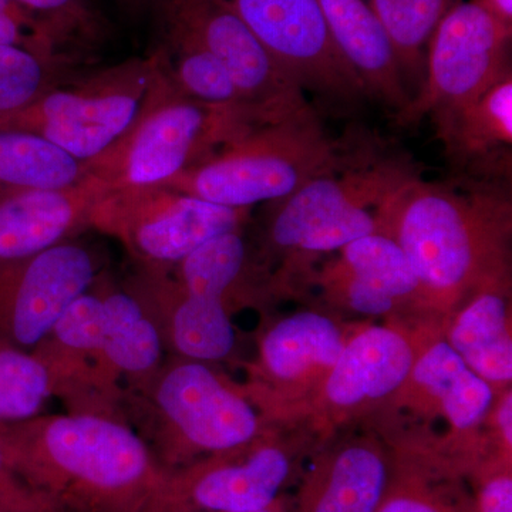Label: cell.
<instances>
[{
  "mask_svg": "<svg viewBox=\"0 0 512 512\" xmlns=\"http://www.w3.org/2000/svg\"><path fill=\"white\" fill-rule=\"evenodd\" d=\"M10 466L52 512H146L165 471L121 421L60 414L0 427Z\"/></svg>",
  "mask_w": 512,
  "mask_h": 512,
  "instance_id": "obj_1",
  "label": "cell"
},
{
  "mask_svg": "<svg viewBox=\"0 0 512 512\" xmlns=\"http://www.w3.org/2000/svg\"><path fill=\"white\" fill-rule=\"evenodd\" d=\"M511 201L504 188H458L404 180L376 208L379 231L403 248L421 298L454 301L461 293L507 281Z\"/></svg>",
  "mask_w": 512,
  "mask_h": 512,
  "instance_id": "obj_2",
  "label": "cell"
},
{
  "mask_svg": "<svg viewBox=\"0 0 512 512\" xmlns=\"http://www.w3.org/2000/svg\"><path fill=\"white\" fill-rule=\"evenodd\" d=\"M373 157L369 147L346 146L329 137L312 110L251 128L163 185L224 207L252 208L284 200L313 178Z\"/></svg>",
  "mask_w": 512,
  "mask_h": 512,
  "instance_id": "obj_3",
  "label": "cell"
},
{
  "mask_svg": "<svg viewBox=\"0 0 512 512\" xmlns=\"http://www.w3.org/2000/svg\"><path fill=\"white\" fill-rule=\"evenodd\" d=\"M255 126L247 111L238 107L184 96L157 62L156 77L137 120L109 151L86 164L87 174L106 181L113 190L163 185Z\"/></svg>",
  "mask_w": 512,
  "mask_h": 512,
  "instance_id": "obj_4",
  "label": "cell"
},
{
  "mask_svg": "<svg viewBox=\"0 0 512 512\" xmlns=\"http://www.w3.org/2000/svg\"><path fill=\"white\" fill-rule=\"evenodd\" d=\"M156 73L157 59L150 55L74 74L28 106L0 114V131L35 134L80 163H92L133 126Z\"/></svg>",
  "mask_w": 512,
  "mask_h": 512,
  "instance_id": "obj_5",
  "label": "cell"
},
{
  "mask_svg": "<svg viewBox=\"0 0 512 512\" xmlns=\"http://www.w3.org/2000/svg\"><path fill=\"white\" fill-rule=\"evenodd\" d=\"M417 174L407 158L373 157L336 173L313 178L275 202L269 239L295 254L340 251L379 231L376 210L390 191Z\"/></svg>",
  "mask_w": 512,
  "mask_h": 512,
  "instance_id": "obj_6",
  "label": "cell"
},
{
  "mask_svg": "<svg viewBox=\"0 0 512 512\" xmlns=\"http://www.w3.org/2000/svg\"><path fill=\"white\" fill-rule=\"evenodd\" d=\"M511 33L480 0L458 2L431 36L423 83L397 111V124L409 127L463 109L510 76Z\"/></svg>",
  "mask_w": 512,
  "mask_h": 512,
  "instance_id": "obj_7",
  "label": "cell"
},
{
  "mask_svg": "<svg viewBox=\"0 0 512 512\" xmlns=\"http://www.w3.org/2000/svg\"><path fill=\"white\" fill-rule=\"evenodd\" d=\"M251 208H229L165 185L117 188L101 198L92 228L150 266L178 265L210 239L241 229Z\"/></svg>",
  "mask_w": 512,
  "mask_h": 512,
  "instance_id": "obj_8",
  "label": "cell"
},
{
  "mask_svg": "<svg viewBox=\"0 0 512 512\" xmlns=\"http://www.w3.org/2000/svg\"><path fill=\"white\" fill-rule=\"evenodd\" d=\"M161 30L195 40L225 67L258 126L315 110L229 0H157Z\"/></svg>",
  "mask_w": 512,
  "mask_h": 512,
  "instance_id": "obj_9",
  "label": "cell"
},
{
  "mask_svg": "<svg viewBox=\"0 0 512 512\" xmlns=\"http://www.w3.org/2000/svg\"><path fill=\"white\" fill-rule=\"evenodd\" d=\"M282 72L336 106L369 97L333 42L318 0H229Z\"/></svg>",
  "mask_w": 512,
  "mask_h": 512,
  "instance_id": "obj_10",
  "label": "cell"
},
{
  "mask_svg": "<svg viewBox=\"0 0 512 512\" xmlns=\"http://www.w3.org/2000/svg\"><path fill=\"white\" fill-rule=\"evenodd\" d=\"M97 271L93 252L73 241L0 266V345L25 350L45 342L67 306L89 291Z\"/></svg>",
  "mask_w": 512,
  "mask_h": 512,
  "instance_id": "obj_11",
  "label": "cell"
},
{
  "mask_svg": "<svg viewBox=\"0 0 512 512\" xmlns=\"http://www.w3.org/2000/svg\"><path fill=\"white\" fill-rule=\"evenodd\" d=\"M154 402L178 439L192 450L231 453L258 433L254 407L201 362L191 360L164 372Z\"/></svg>",
  "mask_w": 512,
  "mask_h": 512,
  "instance_id": "obj_12",
  "label": "cell"
},
{
  "mask_svg": "<svg viewBox=\"0 0 512 512\" xmlns=\"http://www.w3.org/2000/svg\"><path fill=\"white\" fill-rule=\"evenodd\" d=\"M292 458L276 446L165 474L146 512H249L279 500L292 474Z\"/></svg>",
  "mask_w": 512,
  "mask_h": 512,
  "instance_id": "obj_13",
  "label": "cell"
},
{
  "mask_svg": "<svg viewBox=\"0 0 512 512\" xmlns=\"http://www.w3.org/2000/svg\"><path fill=\"white\" fill-rule=\"evenodd\" d=\"M110 191L106 181L87 175L70 187L2 198L0 266L25 261L92 228L93 212Z\"/></svg>",
  "mask_w": 512,
  "mask_h": 512,
  "instance_id": "obj_14",
  "label": "cell"
},
{
  "mask_svg": "<svg viewBox=\"0 0 512 512\" xmlns=\"http://www.w3.org/2000/svg\"><path fill=\"white\" fill-rule=\"evenodd\" d=\"M323 18L346 62L365 84L369 96L400 111L409 90L389 37L366 0H318Z\"/></svg>",
  "mask_w": 512,
  "mask_h": 512,
  "instance_id": "obj_15",
  "label": "cell"
},
{
  "mask_svg": "<svg viewBox=\"0 0 512 512\" xmlns=\"http://www.w3.org/2000/svg\"><path fill=\"white\" fill-rule=\"evenodd\" d=\"M416 356L402 333L373 326L345 343L325 383L326 399L336 407L383 399L412 373Z\"/></svg>",
  "mask_w": 512,
  "mask_h": 512,
  "instance_id": "obj_16",
  "label": "cell"
},
{
  "mask_svg": "<svg viewBox=\"0 0 512 512\" xmlns=\"http://www.w3.org/2000/svg\"><path fill=\"white\" fill-rule=\"evenodd\" d=\"M389 481L382 453L352 444L313 468L295 512H377Z\"/></svg>",
  "mask_w": 512,
  "mask_h": 512,
  "instance_id": "obj_17",
  "label": "cell"
},
{
  "mask_svg": "<svg viewBox=\"0 0 512 512\" xmlns=\"http://www.w3.org/2000/svg\"><path fill=\"white\" fill-rule=\"evenodd\" d=\"M448 157L466 165L507 167L512 146V76L463 109L433 119Z\"/></svg>",
  "mask_w": 512,
  "mask_h": 512,
  "instance_id": "obj_18",
  "label": "cell"
},
{
  "mask_svg": "<svg viewBox=\"0 0 512 512\" xmlns=\"http://www.w3.org/2000/svg\"><path fill=\"white\" fill-rule=\"evenodd\" d=\"M507 281L481 286L476 296L457 315L448 335V345L473 372L488 383L512 379L510 316L505 301Z\"/></svg>",
  "mask_w": 512,
  "mask_h": 512,
  "instance_id": "obj_19",
  "label": "cell"
},
{
  "mask_svg": "<svg viewBox=\"0 0 512 512\" xmlns=\"http://www.w3.org/2000/svg\"><path fill=\"white\" fill-rule=\"evenodd\" d=\"M342 330L329 316L299 312L276 323L261 345L266 372L282 382H298L329 370L345 348Z\"/></svg>",
  "mask_w": 512,
  "mask_h": 512,
  "instance_id": "obj_20",
  "label": "cell"
},
{
  "mask_svg": "<svg viewBox=\"0 0 512 512\" xmlns=\"http://www.w3.org/2000/svg\"><path fill=\"white\" fill-rule=\"evenodd\" d=\"M409 379L440 403L441 412L457 430L477 426L493 404L491 384L473 372L448 342L434 343L419 356Z\"/></svg>",
  "mask_w": 512,
  "mask_h": 512,
  "instance_id": "obj_21",
  "label": "cell"
},
{
  "mask_svg": "<svg viewBox=\"0 0 512 512\" xmlns=\"http://www.w3.org/2000/svg\"><path fill=\"white\" fill-rule=\"evenodd\" d=\"M86 164L35 134L0 131V200L36 190H57L83 181Z\"/></svg>",
  "mask_w": 512,
  "mask_h": 512,
  "instance_id": "obj_22",
  "label": "cell"
},
{
  "mask_svg": "<svg viewBox=\"0 0 512 512\" xmlns=\"http://www.w3.org/2000/svg\"><path fill=\"white\" fill-rule=\"evenodd\" d=\"M153 55L161 72L184 96L202 103L238 107L251 116L227 67L195 40L161 30V43Z\"/></svg>",
  "mask_w": 512,
  "mask_h": 512,
  "instance_id": "obj_23",
  "label": "cell"
},
{
  "mask_svg": "<svg viewBox=\"0 0 512 512\" xmlns=\"http://www.w3.org/2000/svg\"><path fill=\"white\" fill-rule=\"evenodd\" d=\"M109 313V333L99 353L101 365L127 375H148L163 353V339L140 299L126 292L103 295Z\"/></svg>",
  "mask_w": 512,
  "mask_h": 512,
  "instance_id": "obj_24",
  "label": "cell"
},
{
  "mask_svg": "<svg viewBox=\"0 0 512 512\" xmlns=\"http://www.w3.org/2000/svg\"><path fill=\"white\" fill-rule=\"evenodd\" d=\"M392 43L403 77L423 83L426 47L460 0H366Z\"/></svg>",
  "mask_w": 512,
  "mask_h": 512,
  "instance_id": "obj_25",
  "label": "cell"
},
{
  "mask_svg": "<svg viewBox=\"0 0 512 512\" xmlns=\"http://www.w3.org/2000/svg\"><path fill=\"white\" fill-rule=\"evenodd\" d=\"M174 291L177 298L168 329L175 350L192 362H215L227 357L235 345L227 303L190 295L178 284H174Z\"/></svg>",
  "mask_w": 512,
  "mask_h": 512,
  "instance_id": "obj_26",
  "label": "cell"
},
{
  "mask_svg": "<svg viewBox=\"0 0 512 512\" xmlns=\"http://www.w3.org/2000/svg\"><path fill=\"white\" fill-rule=\"evenodd\" d=\"M340 252V268L363 285L397 303L421 296L419 276L409 256L386 232L376 231L357 238Z\"/></svg>",
  "mask_w": 512,
  "mask_h": 512,
  "instance_id": "obj_27",
  "label": "cell"
},
{
  "mask_svg": "<svg viewBox=\"0 0 512 512\" xmlns=\"http://www.w3.org/2000/svg\"><path fill=\"white\" fill-rule=\"evenodd\" d=\"M177 266V284L184 292L227 303V296L248 268V248L241 229L210 239Z\"/></svg>",
  "mask_w": 512,
  "mask_h": 512,
  "instance_id": "obj_28",
  "label": "cell"
},
{
  "mask_svg": "<svg viewBox=\"0 0 512 512\" xmlns=\"http://www.w3.org/2000/svg\"><path fill=\"white\" fill-rule=\"evenodd\" d=\"M55 387V367L45 356L0 345V423L33 419Z\"/></svg>",
  "mask_w": 512,
  "mask_h": 512,
  "instance_id": "obj_29",
  "label": "cell"
},
{
  "mask_svg": "<svg viewBox=\"0 0 512 512\" xmlns=\"http://www.w3.org/2000/svg\"><path fill=\"white\" fill-rule=\"evenodd\" d=\"M74 60L45 57L16 46H0V114L28 106L73 77Z\"/></svg>",
  "mask_w": 512,
  "mask_h": 512,
  "instance_id": "obj_30",
  "label": "cell"
},
{
  "mask_svg": "<svg viewBox=\"0 0 512 512\" xmlns=\"http://www.w3.org/2000/svg\"><path fill=\"white\" fill-rule=\"evenodd\" d=\"M49 33L63 55L90 49L103 36V22L90 0H15Z\"/></svg>",
  "mask_w": 512,
  "mask_h": 512,
  "instance_id": "obj_31",
  "label": "cell"
},
{
  "mask_svg": "<svg viewBox=\"0 0 512 512\" xmlns=\"http://www.w3.org/2000/svg\"><path fill=\"white\" fill-rule=\"evenodd\" d=\"M49 336L62 352L99 356L107 336L103 296L86 292L74 299L57 319Z\"/></svg>",
  "mask_w": 512,
  "mask_h": 512,
  "instance_id": "obj_32",
  "label": "cell"
},
{
  "mask_svg": "<svg viewBox=\"0 0 512 512\" xmlns=\"http://www.w3.org/2000/svg\"><path fill=\"white\" fill-rule=\"evenodd\" d=\"M0 46H16L45 57L64 56L49 33L15 0H0Z\"/></svg>",
  "mask_w": 512,
  "mask_h": 512,
  "instance_id": "obj_33",
  "label": "cell"
},
{
  "mask_svg": "<svg viewBox=\"0 0 512 512\" xmlns=\"http://www.w3.org/2000/svg\"><path fill=\"white\" fill-rule=\"evenodd\" d=\"M377 512H463L447 494L430 487L420 478L406 477L387 485Z\"/></svg>",
  "mask_w": 512,
  "mask_h": 512,
  "instance_id": "obj_34",
  "label": "cell"
},
{
  "mask_svg": "<svg viewBox=\"0 0 512 512\" xmlns=\"http://www.w3.org/2000/svg\"><path fill=\"white\" fill-rule=\"evenodd\" d=\"M0 500L13 512H52L15 473L0 434Z\"/></svg>",
  "mask_w": 512,
  "mask_h": 512,
  "instance_id": "obj_35",
  "label": "cell"
},
{
  "mask_svg": "<svg viewBox=\"0 0 512 512\" xmlns=\"http://www.w3.org/2000/svg\"><path fill=\"white\" fill-rule=\"evenodd\" d=\"M478 512H512L510 470H491L484 474L477 495Z\"/></svg>",
  "mask_w": 512,
  "mask_h": 512,
  "instance_id": "obj_36",
  "label": "cell"
},
{
  "mask_svg": "<svg viewBox=\"0 0 512 512\" xmlns=\"http://www.w3.org/2000/svg\"><path fill=\"white\" fill-rule=\"evenodd\" d=\"M498 427H500L501 434L505 446L511 447L512 444V396L508 392L501 400L497 412Z\"/></svg>",
  "mask_w": 512,
  "mask_h": 512,
  "instance_id": "obj_37",
  "label": "cell"
},
{
  "mask_svg": "<svg viewBox=\"0 0 512 512\" xmlns=\"http://www.w3.org/2000/svg\"><path fill=\"white\" fill-rule=\"evenodd\" d=\"M488 12L512 28V0H480Z\"/></svg>",
  "mask_w": 512,
  "mask_h": 512,
  "instance_id": "obj_38",
  "label": "cell"
},
{
  "mask_svg": "<svg viewBox=\"0 0 512 512\" xmlns=\"http://www.w3.org/2000/svg\"><path fill=\"white\" fill-rule=\"evenodd\" d=\"M120 2L123 3V5H126L127 8L137 9L141 8V6L148 2V0H120Z\"/></svg>",
  "mask_w": 512,
  "mask_h": 512,
  "instance_id": "obj_39",
  "label": "cell"
},
{
  "mask_svg": "<svg viewBox=\"0 0 512 512\" xmlns=\"http://www.w3.org/2000/svg\"><path fill=\"white\" fill-rule=\"evenodd\" d=\"M249 512H285L282 505H279V500L276 503L269 505V507L264 508V510L258 511H249Z\"/></svg>",
  "mask_w": 512,
  "mask_h": 512,
  "instance_id": "obj_40",
  "label": "cell"
}]
</instances>
